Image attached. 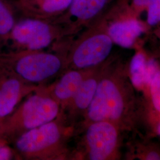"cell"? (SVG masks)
Returning <instances> with one entry per match:
<instances>
[{
	"label": "cell",
	"instance_id": "obj_1",
	"mask_svg": "<svg viewBox=\"0 0 160 160\" xmlns=\"http://www.w3.org/2000/svg\"><path fill=\"white\" fill-rule=\"evenodd\" d=\"M133 86L126 68L110 61L104 69L92 103L84 115L83 128L92 122L106 120L122 129H132L138 108Z\"/></svg>",
	"mask_w": 160,
	"mask_h": 160
},
{
	"label": "cell",
	"instance_id": "obj_2",
	"mask_svg": "<svg viewBox=\"0 0 160 160\" xmlns=\"http://www.w3.org/2000/svg\"><path fill=\"white\" fill-rule=\"evenodd\" d=\"M74 131V125L61 113L55 120L16 138L15 151L26 160H66L69 157L67 142Z\"/></svg>",
	"mask_w": 160,
	"mask_h": 160
},
{
	"label": "cell",
	"instance_id": "obj_3",
	"mask_svg": "<svg viewBox=\"0 0 160 160\" xmlns=\"http://www.w3.org/2000/svg\"><path fill=\"white\" fill-rule=\"evenodd\" d=\"M113 45L101 17L79 33L58 43L65 53L66 70L92 68L103 63L109 59Z\"/></svg>",
	"mask_w": 160,
	"mask_h": 160
},
{
	"label": "cell",
	"instance_id": "obj_4",
	"mask_svg": "<svg viewBox=\"0 0 160 160\" xmlns=\"http://www.w3.org/2000/svg\"><path fill=\"white\" fill-rule=\"evenodd\" d=\"M58 103L40 87L20 103L12 114L0 120V137L14 140L26 132L55 120L61 114Z\"/></svg>",
	"mask_w": 160,
	"mask_h": 160
},
{
	"label": "cell",
	"instance_id": "obj_5",
	"mask_svg": "<svg viewBox=\"0 0 160 160\" xmlns=\"http://www.w3.org/2000/svg\"><path fill=\"white\" fill-rule=\"evenodd\" d=\"M65 53L56 47V52L43 51L12 52L0 55V64L6 67L24 81L42 83L65 69Z\"/></svg>",
	"mask_w": 160,
	"mask_h": 160
},
{
	"label": "cell",
	"instance_id": "obj_6",
	"mask_svg": "<svg viewBox=\"0 0 160 160\" xmlns=\"http://www.w3.org/2000/svg\"><path fill=\"white\" fill-rule=\"evenodd\" d=\"M64 37L63 28L52 20L24 17L16 22L8 39L16 52L43 51Z\"/></svg>",
	"mask_w": 160,
	"mask_h": 160
},
{
	"label": "cell",
	"instance_id": "obj_7",
	"mask_svg": "<svg viewBox=\"0 0 160 160\" xmlns=\"http://www.w3.org/2000/svg\"><path fill=\"white\" fill-rule=\"evenodd\" d=\"M82 158L89 160H113L118 158L121 130L114 123L102 120L85 126Z\"/></svg>",
	"mask_w": 160,
	"mask_h": 160
},
{
	"label": "cell",
	"instance_id": "obj_8",
	"mask_svg": "<svg viewBox=\"0 0 160 160\" xmlns=\"http://www.w3.org/2000/svg\"><path fill=\"white\" fill-rule=\"evenodd\" d=\"M113 43L131 48L146 29L145 24L132 12H126L123 2H118L101 16Z\"/></svg>",
	"mask_w": 160,
	"mask_h": 160
},
{
	"label": "cell",
	"instance_id": "obj_9",
	"mask_svg": "<svg viewBox=\"0 0 160 160\" xmlns=\"http://www.w3.org/2000/svg\"><path fill=\"white\" fill-rule=\"evenodd\" d=\"M113 1L73 0L63 14L52 20L63 28V39L70 38L94 23Z\"/></svg>",
	"mask_w": 160,
	"mask_h": 160
},
{
	"label": "cell",
	"instance_id": "obj_10",
	"mask_svg": "<svg viewBox=\"0 0 160 160\" xmlns=\"http://www.w3.org/2000/svg\"><path fill=\"white\" fill-rule=\"evenodd\" d=\"M40 87L24 81L0 64V120L12 114L23 98Z\"/></svg>",
	"mask_w": 160,
	"mask_h": 160
},
{
	"label": "cell",
	"instance_id": "obj_11",
	"mask_svg": "<svg viewBox=\"0 0 160 160\" xmlns=\"http://www.w3.org/2000/svg\"><path fill=\"white\" fill-rule=\"evenodd\" d=\"M111 59L109 58L104 62L92 69L83 80L71 103L62 113L70 123L73 125L76 118L81 116H84L86 113L95 95L104 71Z\"/></svg>",
	"mask_w": 160,
	"mask_h": 160
},
{
	"label": "cell",
	"instance_id": "obj_12",
	"mask_svg": "<svg viewBox=\"0 0 160 160\" xmlns=\"http://www.w3.org/2000/svg\"><path fill=\"white\" fill-rule=\"evenodd\" d=\"M92 68L67 69L56 82L45 87L50 96L60 106L61 113H63L71 103L83 80Z\"/></svg>",
	"mask_w": 160,
	"mask_h": 160
},
{
	"label": "cell",
	"instance_id": "obj_13",
	"mask_svg": "<svg viewBox=\"0 0 160 160\" xmlns=\"http://www.w3.org/2000/svg\"><path fill=\"white\" fill-rule=\"evenodd\" d=\"M73 0H16L23 17L53 20L66 12Z\"/></svg>",
	"mask_w": 160,
	"mask_h": 160
},
{
	"label": "cell",
	"instance_id": "obj_14",
	"mask_svg": "<svg viewBox=\"0 0 160 160\" xmlns=\"http://www.w3.org/2000/svg\"><path fill=\"white\" fill-rule=\"evenodd\" d=\"M147 59L143 52L138 51L132 57L129 65V77L132 85L136 88H145V74Z\"/></svg>",
	"mask_w": 160,
	"mask_h": 160
},
{
	"label": "cell",
	"instance_id": "obj_15",
	"mask_svg": "<svg viewBox=\"0 0 160 160\" xmlns=\"http://www.w3.org/2000/svg\"><path fill=\"white\" fill-rule=\"evenodd\" d=\"M16 23L11 8L0 0V40H7Z\"/></svg>",
	"mask_w": 160,
	"mask_h": 160
},
{
	"label": "cell",
	"instance_id": "obj_16",
	"mask_svg": "<svg viewBox=\"0 0 160 160\" xmlns=\"http://www.w3.org/2000/svg\"><path fill=\"white\" fill-rule=\"evenodd\" d=\"M145 11L147 24L154 26L160 23V0H146L142 12Z\"/></svg>",
	"mask_w": 160,
	"mask_h": 160
},
{
	"label": "cell",
	"instance_id": "obj_17",
	"mask_svg": "<svg viewBox=\"0 0 160 160\" xmlns=\"http://www.w3.org/2000/svg\"><path fill=\"white\" fill-rule=\"evenodd\" d=\"M151 102L155 110L160 114V69L149 86Z\"/></svg>",
	"mask_w": 160,
	"mask_h": 160
},
{
	"label": "cell",
	"instance_id": "obj_18",
	"mask_svg": "<svg viewBox=\"0 0 160 160\" xmlns=\"http://www.w3.org/2000/svg\"><path fill=\"white\" fill-rule=\"evenodd\" d=\"M158 63L154 59L151 58L147 60L146 66V74H145V88L148 89L155 75L160 69Z\"/></svg>",
	"mask_w": 160,
	"mask_h": 160
},
{
	"label": "cell",
	"instance_id": "obj_19",
	"mask_svg": "<svg viewBox=\"0 0 160 160\" xmlns=\"http://www.w3.org/2000/svg\"><path fill=\"white\" fill-rule=\"evenodd\" d=\"M139 154L140 158L142 160H160V150L152 147L139 149Z\"/></svg>",
	"mask_w": 160,
	"mask_h": 160
},
{
	"label": "cell",
	"instance_id": "obj_20",
	"mask_svg": "<svg viewBox=\"0 0 160 160\" xmlns=\"http://www.w3.org/2000/svg\"><path fill=\"white\" fill-rule=\"evenodd\" d=\"M15 155V150L12 149L7 143L0 145V160H12Z\"/></svg>",
	"mask_w": 160,
	"mask_h": 160
},
{
	"label": "cell",
	"instance_id": "obj_21",
	"mask_svg": "<svg viewBox=\"0 0 160 160\" xmlns=\"http://www.w3.org/2000/svg\"><path fill=\"white\" fill-rule=\"evenodd\" d=\"M6 143H7V141L5 140V139H2V138L0 137V145L6 144Z\"/></svg>",
	"mask_w": 160,
	"mask_h": 160
},
{
	"label": "cell",
	"instance_id": "obj_22",
	"mask_svg": "<svg viewBox=\"0 0 160 160\" xmlns=\"http://www.w3.org/2000/svg\"><path fill=\"white\" fill-rule=\"evenodd\" d=\"M155 34L157 36V37L160 39V28H158V29H157V30L155 31Z\"/></svg>",
	"mask_w": 160,
	"mask_h": 160
},
{
	"label": "cell",
	"instance_id": "obj_23",
	"mask_svg": "<svg viewBox=\"0 0 160 160\" xmlns=\"http://www.w3.org/2000/svg\"><path fill=\"white\" fill-rule=\"evenodd\" d=\"M157 131L158 132V133L160 135V121L157 126Z\"/></svg>",
	"mask_w": 160,
	"mask_h": 160
}]
</instances>
